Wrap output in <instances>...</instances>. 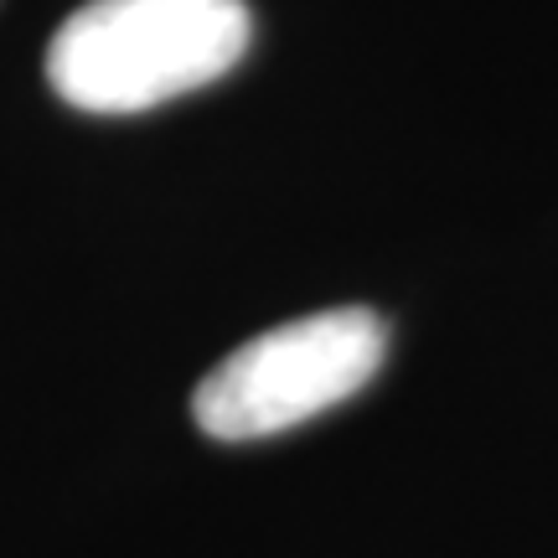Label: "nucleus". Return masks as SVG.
I'll use <instances>...</instances> for the list:
<instances>
[{
	"mask_svg": "<svg viewBox=\"0 0 558 558\" xmlns=\"http://www.w3.org/2000/svg\"><path fill=\"white\" fill-rule=\"evenodd\" d=\"M388 326L362 305L316 311L233 347L197 383L192 414L213 439H269L326 414L378 378Z\"/></svg>",
	"mask_w": 558,
	"mask_h": 558,
	"instance_id": "nucleus-2",
	"label": "nucleus"
},
{
	"mask_svg": "<svg viewBox=\"0 0 558 558\" xmlns=\"http://www.w3.org/2000/svg\"><path fill=\"white\" fill-rule=\"evenodd\" d=\"M248 37L243 0H88L47 47V83L83 114H145L233 73Z\"/></svg>",
	"mask_w": 558,
	"mask_h": 558,
	"instance_id": "nucleus-1",
	"label": "nucleus"
}]
</instances>
